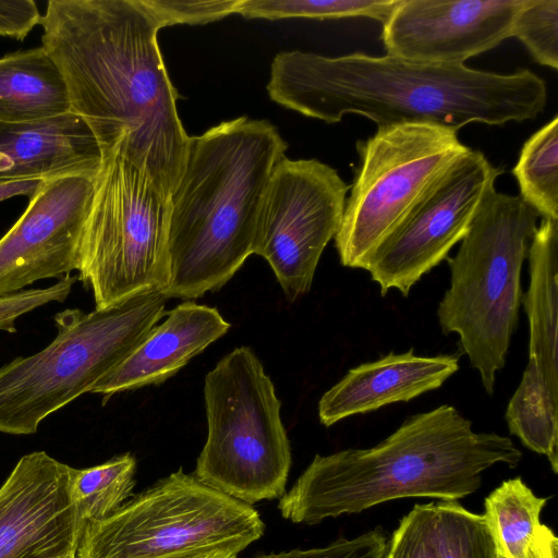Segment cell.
I'll return each mask as SVG.
<instances>
[{
  "label": "cell",
  "mask_w": 558,
  "mask_h": 558,
  "mask_svg": "<svg viewBox=\"0 0 558 558\" xmlns=\"http://www.w3.org/2000/svg\"><path fill=\"white\" fill-rule=\"evenodd\" d=\"M349 190L335 168L315 158L283 156L275 166L254 254L266 259L290 302L310 291L320 256L339 230Z\"/></svg>",
  "instance_id": "cell-11"
},
{
  "label": "cell",
  "mask_w": 558,
  "mask_h": 558,
  "mask_svg": "<svg viewBox=\"0 0 558 558\" xmlns=\"http://www.w3.org/2000/svg\"><path fill=\"white\" fill-rule=\"evenodd\" d=\"M44 182L40 180H24L0 183V202L20 195L27 196L31 199Z\"/></svg>",
  "instance_id": "cell-34"
},
{
  "label": "cell",
  "mask_w": 558,
  "mask_h": 558,
  "mask_svg": "<svg viewBox=\"0 0 558 558\" xmlns=\"http://www.w3.org/2000/svg\"><path fill=\"white\" fill-rule=\"evenodd\" d=\"M384 558H436L432 502L416 504L402 517Z\"/></svg>",
  "instance_id": "cell-28"
},
{
  "label": "cell",
  "mask_w": 558,
  "mask_h": 558,
  "mask_svg": "<svg viewBox=\"0 0 558 558\" xmlns=\"http://www.w3.org/2000/svg\"><path fill=\"white\" fill-rule=\"evenodd\" d=\"M94 186L95 179L83 177L44 182L24 214L0 239V296L78 270Z\"/></svg>",
  "instance_id": "cell-13"
},
{
  "label": "cell",
  "mask_w": 558,
  "mask_h": 558,
  "mask_svg": "<svg viewBox=\"0 0 558 558\" xmlns=\"http://www.w3.org/2000/svg\"><path fill=\"white\" fill-rule=\"evenodd\" d=\"M155 326L143 341L90 391L104 396L166 381L209 344L225 336L231 325L216 307L184 301Z\"/></svg>",
  "instance_id": "cell-17"
},
{
  "label": "cell",
  "mask_w": 558,
  "mask_h": 558,
  "mask_svg": "<svg viewBox=\"0 0 558 558\" xmlns=\"http://www.w3.org/2000/svg\"><path fill=\"white\" fill-rule=\"evenodd\" d=\"M68 112L65 82L41 46L0 58V122H29Z\"/></svg>",
  "instance_id": "cell-20"
},
{
  "label": "cell",
  "mask_w": 558,
  "mask_h": 558,
  "mask_svg": "<svg viewBox=\"0 0 558 558\" xmlns=\"http://www.w3.org/2000/svg\"><path fill=\"white\" fill-rule=\"evenodd\" d=\"M471 150L458 131L425 122L380 125L359 140V162L333 238L341 264L365 269L376 250Z\"/></svg>",
  "instance_id": "cell-8"
},
{
  "label": "cell",
  "mask_w": 558,
  "mask_h": 558,
  "mask_svg": "<svg viewBox=\"0 0 558 558\" xmlns=\"http://www.w3.org/2000/svg\"><path fill=\"white\" fill-rule=\"evenodd\" d=\"M40 19L33 0H0V36L23 40Z\"/></svg>",
  "instance_id": "cell-32"
},
{
  "label": "cell",
  "mask_w": 558,
  "mask_h": 558,
  "mask_svg": "<svg viewBox=\"0 0 558 558\" xmlns=\"http://www.w3.org/2000/svg\"><path fill=\"white\" fill-rule=\"evenodd\" d=\"M526 0H399L381 23L387 54L430 64H464L512 37Z\"/></svg>",
  "instance_id": "cell-14"
},
{
  "label": "cell",
  "mask_w": 558,
  "mask_h": 558,
  "mask_svg": "<svg viewBox=\"0 0 558 558\" xmlns=\"http://www.w3.org/2000/svg\"><path fill=\"white\" fill-rule=\"evenodd\" d=\"M240 551L233 547H215L191 553L178 558H238Z\"/></svg>",
  "instance_id": "cell-35"
},
{
  "label": "cell",
  "mask_w": 558,
  "mask_h": 558,
  "mask_svg": "<svg viewBox=\"0 0 558 558\" xmlns=\"http://www.w3.org/2000/svg\"><path fill=\"white\" fill-rule=\"evenodd\" d=\"M266 89L278 105L326 123L357 114L377 126L425 122L456 131L533 120L547 102L545 81L527 69L501 74L362 52H279Z\"/></svg>",
  "instance_id": "cell-2"
},
{
  "label": "cell",
  "mask_w": 558,
  "mask_h": 558,
  "mask_svg": "<svg viewBox=\"0 0 558 558\" xmlns=\"http://www.w3.org/2000/svg\"><path fill=\"white\" fill-rule=\"evenodd\" d=\"M558 539L550 527L539 524L534 533L526 558H557Z\"/></svg>",
  "instance_id": "cell-33"
},
{
  "label": "cell",
  "mask_w": 558,
  "mask_h": 558,
  "mask_svg": "<svg viewBox=\"0 0 558 558\" xmlns=\"http://www.w3.org/2000/svg\"><path fill=\"white\" fill-rule=\"evenodd\" d=\"M512 174L519 196L542 219L558 220V116L524 142Z\"/></svg>",
  "instance_id": "cell-23"
},
{
  "label": "cell",
  "mask_w": 558,
  "mask_h": 558,
  "mask_svg": "<svg viewBox=\"0 0 558 558\" xmlns=\"http://www.w3.org/2000/svg\"><path fill=\"white\" fill-rule=\"evenodd\" d=\"M71 469L46 451L17 461L0 487V558L76 553L86 524L71 497Z\"/></svg>",
  "instance_id": "cell-15"
},
{
  "label": "cell",
  "mask_w": 558,
  "mask_h": 558,
  "mask_svg": "<svg viewBox=\"0 0 558 558\" xmlns=\"http://www.w3.org/2000/svg\"><path fill=\"white\" fill-rule=\"evenodd\" d=\"M546 501L521 477L504 481L487 495L483 517L502 558H526Z\"/></svg>",
  "instance_id": "cell-22"
},
{
  "label": "cell",
  "mask_w": 558,
  "mask_h": 558,
  "mask_svg": "<svg viewBox=\"0 0 558 558\" xmlns=\"http://www.w3.org/2000/svg\"><path fill=\"white\" fill-rule=\"evenodd\" d=\"M264 532L251 505L180 469L86 523L76 558H178L227 546L241 553Z\"/></svg>",
  "instance_id": "cell-9"
},
{
  "label": "cell",
  "mask_w": 558,
  "mask_h": 558,
  "mask_svg": "<svg viewBox=\"0 0 558 558\" xmlns=\"http://www.w3.org/2000/svg\"><path fill=\"white\" fill-rule=\"evenodd\" d=\"M538 214L519 195L494 190L453 257L450 287L437 308L442 333L454 332L488 395L506 364L522 299L521 269Z\"/></svg>",
  "instance_id": "cell-5"
},
{
  "label": "cell",
  "mask_w": 558,
  "mask_h": 558,
  "mask_svg": "<svg viewBox=\"0 0 558 558\" xmlns=\"http://www.w3.org/2000/svg\"><path fill=\"white\" fill-rule=\"evenodd\" d=\"M521 459L509 437L474 432L454 407L441 404L407 417L374 447L316 454L278 509L293 523L316 524L395 499L458 501L480 488L487 469L515 468Z\"/></svg>",
  "instance_id": "cell-3"
},
{
  "label": "cell",
  "mask_w": 558,
  "mask_h": 558,
  "mask_svg": "<svg viewBox=\"0 0 558 558\" xmlns=\"http://www.w3.org/2000/svg\"><path fill=\"white\" fill-rule=\"evenodd\" d=\"M287 147L271 122L246 116L189 136L169 196L168 299L219 290L254 254L264 195Z\"/></svg>",
  "instance_id": "cell-4"
},
{
  "label": "cell",
  "mask_w": 558,
  "mask_h": 558,
  "mask_svg": "<svg viewBox=\"0 0 558 558\" xmlns=\"http://www.w3.org/2000/svg\"><path fill=\"white\" fill-rule=\"evenodd\" d=\"M458 369L459 357L454 354L422 356L413 349L390 352L349 369L327 390L318 402L319 421L328 427L355 414L409 402L438 389Z\"/></svg>",
  "instance_id": "cell-18"
},
{
  "label": "cell",
  "mask_w": 558,
  "mask_h": 558,
  "mask_svg": "<svg viewBox=\"0 0 558 558\" xmlns=\"http://www.w3.org/2000/svg\"><path fill=\"white\" fill-rule=\"evenodd\" d=\"M159 28L201 25L238 12L242 0H141Z\"/></svg>",
  "instance_id": "cell-29"
},
{
  "label": "cell",
  "mask_w": 558,
  "mask_h": 558,
  "mask_svg": "<svg viewBox=\"0 0 558 558\" xmlns=\"http://www.w3.org/2000/svg\"><path fill=\"white\" fill-rule=\"evenodd\" d=\"M169 201L134 163L104 158L80 247V275L96 308L167 283Z\"/></svg>",
  "instance_id": "cell-10"
},
{
  "label": "cell",
  "mask_w": 558,
  "mask_h": 558,
  "mask_svg": "<svg viewBox=\"0 0 558 558\" xmlns=\"http://www.w3.org/2000/svg\"><path fill=\"white\" fill-rule=\"evenodd\" d=\"M436 558H502L483 514L458 501H432Z\"/></svg>",
  "instance_id": "cell-25"
},
{
  "label": "cell",
  "mask_w": 558,
  "mask_h": 558,
  "mask_svg": "<svg viewBox=\"0 0 558 558\" xmlns=\"http://www.w3.org/2000/svg\"><path fill=\"white\" fill-rule=\"evenodd\" d=\"M102 162L96 136L76 113L0 122V183L66 177L96 179Z\"/></svg>",
  "instance_id": "cell-16"
},
{
  "label": "cell",
  "mask_w": 558,
  "mask_h": 558,
  "mask_svg": "<svg viewBox=\"0 0 558 558\" xmlns=\"http://www.w3.org/2000/svg\"><path fill=\"white\" fill-rule=\"evenodd\" d=\"M387 544V534L376 526L352 538H338L323 547L258 554L254 558H384Z\"/></svg>",
  "instance_id": "cell-30"
},
{
  "label": "cell",
  "mask_w": 558,
  "mask_h": 558,
  "mask_svg": "<svg viewBox=\"0 0 558 558\" xmlns=\"http://www.w3.org/2000/svg\"><path fill=\"white\" fill-rule=\"evenodd\" d=\"M44 558H76V553L75 551H68V553H62V554H58V555H53V556H49V557H44Z\"/></svg>",
  "instance_id": "cell-36"
},
{
  "label": "cell",
  "mask_w": 558,
  "mask_h": 558,
  "mask_svg": "<svg viewBox=\"0 0 558 558\" xmlns=\"http://www.w3.org/2000/svg\"><path fill=\"white\" fill-rule=\"evenodd\" d=\"M167 300L149 289L89 313H57L58 332L47 347L0 367V433L34 434L47 416L90 392L165 316Z\"/></svg>",
  "instance_id": "cell-6"
},
{
  "label": "cell",
  "mask_w": 558,
  "mask_h": 558,
  "mask_svg": "<svg viewBox=\"0 0 558 558\" xmlns=\"http://www.w3.org/2000/svg\"><path fill=\"white\" fill-rule=\"evenodd\" d=\"M532 58L558 69V0H526L518 13L512 28Z\"/></svg>",
  "instance_id": "cell-27"
},
{
  "label": "cell",
  "mask_w": 558,
  "mask_h": 558,
  "mask_svg": "<svg viewBox=\"0 0 558 558\" xmlns=\"http://www.w3.org/2000/svg\"><path fill=\"white\" fill-rule=\"evenodd\" d=\"M527 258L530 280L521 304L529 322V360L558 393V220L542 219Z\"/></svg>",
  "instance_id": "cell-19"
},
{
  "label": "cell",
  "mask_w": 558,
  "mask_h": 558,
  "mask_svg": "<svg viewBox=\"0 0 558 558\" xmlns=\"http://www.w3.org/2000/svg\"><path fill=\"white\" fill-rule=\"evenodd\" d=\"M399 0H242L236 14L247 19L368 17L383 23Z\"/></svg>",
  "instance_id": "cell-26"
},
{
  "label": "cell",
  "mask_w": 558,
  "mask_h": 558,
  "mask_svg": "<svg viewBox=\"0 0 558 558\" xmlns=\"http://www.w3.org/2000/svg\"><path fill=\"white\" fill-rule=\"evenodd\" d=\"M77 276H66L47 288L22 290L0 296V330L16 332V320L51 302L62 303L71 294Z\"/></svg>",
  "instance_id": "cell-31"
},
{
  "label": "cell",
  "mask_w": 558,
  "mask_h": 558,
  "mask_svg": "<svg viewBox=\"0 0 558 558\" xmlns=\"http://www.w3.org/2000/svg\"><path fill=\"white\" fill-rule=\"evenodd\" d=\"M502 168L472 149L436 186L407 221L373 254L365 270L381 295L413 286L448 257L465 235Z\"/></svg>",
  "instance_id": "cell-12"
},
{
  "label": "cell",
  "mask_w": 558,
  "mask_h": 558,
  "mask_svg": "<svg viewBox=\"0 0 558 558\" xmlns=\"http://www.w3.org/2000/svg\"><path fill=\"white\" fill-rule=\"evenodd\" d=\"M511 435L529 450L545 456L558 472V393L545 381L537 364L529 360L506 414Z\"/></svg>",
  "instance_id": "cell-21"
},
{
  "label": "cell",
  "mask_w": 558,
  "mask_h": 558,
  "mask_svg": "<svg viewBox=\"0 0 558 558\" xmlns=\"http://www.w3.org/2000/svg\"><path fill=\"white\" fill-rule=\"evenodd\" d=\"M204 400L208 434L194 474L251 506L281 498L291 446L275 386L251 348H235L207 373Z\"/></svg>",
  "instance_id": "cell-7"
},
{
  "label": "cell",
  "mask_w": 558,
  "mask_h": 558,
  "mask_svg": "<svg viewBox=\"0 0 558 558\" xmlns=\"http://www.w3.org/2000/svg\"><path fill=\"white\" fill-rule=\"evenodd\" d=\"M135 472L136 459L129 452L92 468H72L70 493L81 520L86 524L119 509L132 495Z\"/></svg>",
  "instance_id": "cell-24"
},
{
  "label": "cell",
  "mask_w": 558,
  "mask_h": 558,
  "mask_svg": "<svg viewBox=\"0 0 558 558\" xmlns=\"http://www.w3.org/2000/svg\"><path fill=\"white\" fill-rule=\"evenodd\" d=\"M41 47L61 72L71 112L90 128L104 158L119 153L169 201L189 135L141 0H50Z\"/></svg>",
  "instance_id": "cell-1"
}]
</instances>
